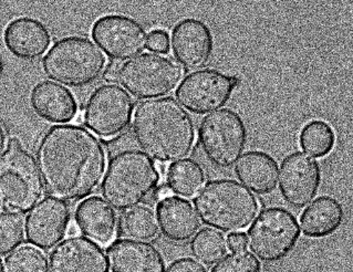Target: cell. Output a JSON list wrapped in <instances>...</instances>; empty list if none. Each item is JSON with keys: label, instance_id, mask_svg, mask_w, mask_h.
<instances>
[{"label": "cell", "instance_id": "cell-1", "mask_svg": "<svg viewBox=\"0 0 353 272\" xmlns=\"http://www.w3.org/2000/svg\"><path fill=\"white\" fill-rule=\"evenodd\" d=\"M36 158L46 191L62 202L91 196L107 171L103 143L80 124H57L47 129L37 145Z\"/></svg>", "mask_w": 353, "mask_h": 272}, {"label": "cell", "instance_id": "cell-2", "mask_svg": "<svg viewBox=\"0 0 353 272\" xmlns=\"http://www.w3.org/2000/svg\"><path fill=\"white\" fill-rule=\"evenodd\" d=\"M132 120L137 143L157 163L181 160L193 151L195 123L175 98L166 96L141 102Z\"/></svg>", "mask_w": 353, "mask_h": 272}, {"label": "cell", "instance_id": "cell-3", "mask_svg": "<svg viewBox=\"0 0 353 272\" xmlns=\"http://www.w3.org/2000/svg\"><path fill=\"white\" fill-rule=\"evenodd\" d=\"M161 176L157 162L144 151H119L110 160L102 180V196L115 209L128 211L155 191Z\"/></svg>", "mask_w": 353, "mask_h": 272}, {"label": "cell", "instance_id": "cell-4", "mask_svg": "<svg viewBox=\"0 0 353 272\" xmlns=\"http://www.w3.org/2000/svg\"><path fill=\"white\" fill-rule=\"evenodd\" d=\"M194 205L205 224L223 233H239L250 227L261 208L255 193L226 178L208 182L194 198Z\"/></svg>", "mask_w": 353, "mask_h": 272}, {"label": "cell", "instance_id": "cell-5", "mask_svg": "<svg viewBox=\"0 0 353 272\" xmlns=\"http://www.w3.org/2000/svg\"><path fill=\"white\" fill-rule=\"evenodd\" d=\"M107 56L87 36H71L57 41L42 59V69L52 81L70 87H84L100 79Z\"/></svg>", "mask_w": 353, "mask_h": 272}, {"label": "cell", "instance_id": "cell-6", "mask_svg": "<svg viewBox=\"0 0 353 272\" xmlns=\"http://www.w3.org/2000/svg\"><path fill=\"white\" fill-rule=\"evenodd\" d=\"M45 193L39 167L18 138H10L0 156V202L10 213L25 215Z\"/></svg>", "mask_w": 353, "mask_h": 272}, {"label": "cell", "instance_id": "cell-7", "mask_svg": "<svg viewBox=\"0 0 353 272\" xmlns=\"http://www.w3.org/2000/svg\"><path fill=\"white\" fill-rule=\"evenodd\" d=\"M184 76L182 65L170 56L142 54L121 65L119 82L141 100L162 98L173 92Z\"/></svg>", "mask_w": 353, "mask_h": 272}, {"label": "cell", "instance_id": "cell-8", "mask_svg": "<svg viewBox=\"0 0 353 272\" xmlns=\"http://www.w3.org/2000/svg\"><path fill=\"white\" fill-rule=\"evenodd\" d=\"M247 138L244 120L232 109H217L199 124V144L205 158L216 169H232L246 147Z\"/></svg>", "mask_w": 353, "mask_h": 272}, {"label": "cell", "instance_id": "cell-9", "mask_svg": "<svg viewBox=\"0 0 353 272\" xmlns=\"http://www.w3.org/2000/svg\"><path fill=\"white\" fill-rule=\"evenodd\" d=\"M299 237L297 218L281 207L261 211L247 233L252 253L266 264H275L286 258L296 247Z\"/></svg>", "mask_w": 353, "mask_h": 272}, {"label": "cell", "instance_id": "cell-10", "mask_svg": "<svg viewBox=\"0 0 353 272\" xmlns=\"http://www.w3.org/2000/svg\"><path fill=\"white\" fill-rule=\"evenodd\" d=\"M135 103L118 85H102L88 98L83 122L89 131L103 140H112L125 131L134 114Z\"/></svg>", "mask_w": 353, "mask_h": 272}, {"label": "cell", "instance_id": "cell-11", "mask_svg": "<svg viewBox=\"0 0 353 272\" xmlns=\"http://www.w3.org/2000/svg\"><path fill=\"white\" fill-rule=\"evenodd\" d=\"M239 80L215 69L194 71L177 87V102L195 114L215 112L230 101Z\"/></svg>", "mask_w": 353, "mask_h": 272}, {"label": "cell", "instance_id": "cell-12", "mask_svg": "<svg viewBox=\"0 0 353 272\" xmlns=\"http://www.w3.org/2000/svg\"><path fill=\"white\" fill-rule=\"evenodd\" d=\"M99 48L114 61L133 59L148 45L145 28L139 21L124 14H107L99 18L92 30Z\"/></svg>", "mask_w": 353, "mask_h": 272}, {"label": "cell", "instance_id": "cell-13", "mask_svg": "<svg viewBox=\"0 0 353 272\" xmlns=\"http://www.w3.org/2000/svg\"><path fill=\"white\" fill-rule=\"evenodd\" d=\"M278 180L285 202L299 209L317 196L321 184V169L314 158L303 151H294L281 162Z\"/></svg>", "mask_w": 353, "mask_h": 272}, {"label": "cell", "instance_id": "cell-14", "mask_svg": "<svg viewBox=\"0 0 353 272\" xmlns=\"http://www.w3.org/2000/svg\"><path fill=\"white\" fill-rule=\"evenodd\" d=\"M70 224L71 211L68 204L54 197H46L26 218V237L34 247L50 250L62 242Z\"/></svg>", "mask_w": 353, "mask_h": 272}, {"label": "cell", "instance_id": "cell-15", "mask_svg": "<svg viewBox=\"0 0 353 272\" xmlns=\"http://www.w3.org/2000/svg\"><path fill=\"white\" fill-rule=\"evenodd\" d=\"M49 272H110L109 258L100 244L78 235L51 251Z\"/></svg>", "mask_w": 353, "mask_h": 272}, {"label": "cell", "instance_id": "cell-16", "mask_svg": "<svg viewBox=\"0 0 353 272\" xmlns=\"http://www.w3.org/2000/svg\"><path fill=\"white\" fill-rule=\"evenodd\" d=\"M170 43L175 59L186 69L205 67L213 56V34L202 20H181L172 30Z\"/></svg>", "mask_w": 353, "mask_h": 272}, {"label": "cell", "instance_id": "cell-17", "mask_svg": "<svg viewBox=\"0 0 353 272\" xmlns=\"http://www.w3.org/2000/svg\"><path fill=\"white\" fill-rule=\"evenodd\" d=\"M49 29L39 20L21 17L12 20L5 29L3 41L14 56L34 61L47 54L51 45Z\"/></svg>", "mask_w": 353, "mask_h": 272}, {"label": "cell", "instance_id": "cell-18", "mask_svg": "<svg viewBox=\"0 0 353 272\" xmlns=\"http://www.w3.org/2000/svg\"><path fill=\"white\" fill-rule=\"evenodd\" d=\"M108 255L112 272H165L162 253L150 242L118 239Z\"/></svg>", "mask_w": 353, "mask_h": 272}, {"label": "cell", "instance_id": "cell-19", "mask_svg": "<svg viewBox=\"0 0 353 272\" xmlns=\"http://www.w3.org/2000/svg\"><path fill=\"white\" fill-rule=\"evenodd\" d=\"M74 220L79 231L100 246H110L117 238L118 216L101 197H89L80 202Z\"/></svg>", "mask_w": 353, "mask_h": 272}, {"label": "cell", "instance_id": "cell-20", "mask_svg": "<svg viewBox=\"0 0 353 272\" xmlns=\"http://www.w3.org/2000/svg\"><path fill=\"white\" fill-rule=\"evenodd\" d=\"M157 218L163 236L174 242H185L201 228L195 208L185 198L170 196L159 200Z\"/></svg>", "mask_w": 353, "mask_h": 272}, {"label": "cell", "instance_id": "cell-21", "mask_svg": "<svg viewBox=\"0 0 353 272\" xmlns=\"http://www.w3.org/2000/svg\"><path fill=\"white\" fill-rule=\"evenodd\" d=\"M30 103L37 115L51 123L69 124L80 114L72 92L54 81H41L34 85Z\"/></svg>", "mask_w": 353, "mask_h": 272}, {"label": "cell", "instance_id": "cell-22", "mask_svg": "<svg viewBox=\"0 0 353 272\" xmlns=\"http://www.w3.org/2000/svg\"><path fill=\"white\" fill-rule=\"evenodd\" d=\"M235 175L252 193L267 195L277 186L278 164L265 151H247L236 164Z\"/></svg>", "mask_w": 353, "mask_h": 272}, {"label": "cell", "instance_id": "cell-23", "mask_svg": "<svg viewBox=\"0 0 353 272\" xmlns=\"http://www.w3.org/2000/svg\"><path fill=\"white\" fill-rule=\"evenodd\" d=\"M345 211L336 198L321 196L305 208L300 216V230L309 238H325L339 229Z\"/></svg>", "mask_w": 353, "mask_h": 272}, {"label": "cell", "instance_id": "cell-24", "mask_svg": "<svg viewBox=\"0 0 353 272\" xmlns=\"http://www.w3.org/2000/svg\"><path fill=\"white\" fill-rule=\"evenodd\" d=\"M166 186L179 197L195 198L204 187L206 175L202 166L192 158L177 160L168 166Z\"/></svg>", "mask_w": 353, "mask_h": 272}, {"label": "cell", "instance_id": "cell-25", "mask_svg": "<svg viewBox=\"0 0 353 272\" xmlns=\"http://www.w3.org/2000/svg\"><path fill=\"white\" fill-rule=\"evenodd\" d=\"M120 228L124 236L141 242H149L157 238L160 230L157 213L146 205L128 209L121 217Z\"/></svg>", "mask_w": 353, "mask_h": 272}, {"label": "cell", "instance_id": "cell-26", "mask_svg": "<svg viewBox=\"0 0 353 272\" xmlns=\"http://www.w3.org/2000/svg\"><path fill=\"white\" fill-rule=\"evenodd\" d=\"M301 149L314 158H325L334 149L336 134L330 124L314 120L305 124L299 135Z\"/></svg>", "mask_w": 353, "mask_h": 272}, {"label": "cell", "instance_id": "cell-27", "mask_svg": "<svg viewBox=\"0 0 353 272\" xmlns=\"http://www.w3.org/2000/svg\"><path fill=\"white\" fill-rule=\"evenodd\" d=\"M190 249L197 261L206 266H213L228 253V242L219 230L204 228L193 237Z\"/></svg>", "mask_w": 353, "mask_h": 272}, {"label": "cell", "instance_id": "cell-28", "mask_svg": "<svg viewBox=\"0 0 353 272\" xmlns=\"http://www.w3.org/2000/svg\"><path fill=\"white\" fill-rule=\"evenodd\" d=\"M3 272H49L48 258L39 248L25 244L7 255Z\"/></svg>", "mask_w": 353, "mask_h": 272}, {"label": "cell", "instance_id": "cell-29", "mask_svg": "<svg viewBox=\"0 0 353 272\" xmlns=\"http://www.w3.org/2000/svg\"><path fill=\"white\" fill-rule=\"evenodd\" d=\"M25 222L21 215L10 211L0 213V257L9 255L23 244Z\"/></svg>", "mask_w": 353, "mask_h": 272}, {"label": "cell", "instance_id": "cell-30", "mask_svg": "<svg viewBox=\"0 0 353 272\" xmlns=\"http://www.w3.org/2000/svg\"><path fill=\"white\" fill-rule=\"evenodd\" d=\"M261 264L247 250L241 251H232L230 255H225L224 258L219 261V264L214 266L212 272H261Z\"/></svg>", "mask_w": 353, "mask_h": 272}, {"label": "cell", "instance_id": "cell-31", "mask_svg": "<svg viewBox=\"0 0 353 272\" xmlns=\"http://www.w3.org/2000/svg\"><path fill=\"white\" fill-rule=\"evenodd\" d=\"M170 36L165 30L155 29L150 32L146 48L152 51V54H166L170 51Z\"/></svg>", "mask_w": 353, "mask_h": 272}, {"label": "cell", "instance_id": "cell-32", "mask_svg": "<svg viewBox=\"0 0 353 272\" xmlns=\"http://www.w3.org/2000/svg\"><path fill=\"white\" fill-rule=\"evenodd\" d=\"M165 272H208V270L195 259L180 258L174 260Z\"/></svg>", "mask_w": 353, "mask_h": 272}, {"label": "cell", "instance_id": "cell-33", "mask_svg": "<svg viewBox=\"0 0 353 272\" xmlns=\"http://www.w3.org/2000/svg\"><path fill=\"white\" fill-rule=\"evenodd\" d=\"M228 242V247L232 251H241V250H246L248 247V238L245 233H230L226 238Z\"/></svg>", "mask_w": 353, "mask_h": 272}, {"label": "cell", "instance_id": "cell-34", "mask_svg": "<svg viewBox=\"0 0 353 272\" xmlns=\"http://www.w3.org/2000/svg\"><path fill=\"white\" fill-rule=\"evenodd\" d=\"M121 65L119 61H111L108 63L107 67L103 71V79L109 82L111 85H114L115 82L119 81L120 76Z\"/></svg>", "mask_w": 353, "mask_h": 272}, {"label": "cell", "instance_id": "cell-35", "mask_svg": "<svg viewBox=\"0 0 353 272\" xmlns=\"http://www.w3.org/2000/svg\"><path fill=\"white\" fill-rule=\"evenodd\" d=\"M7 133L3 124L0 123V156L3 154L7 146Z\"/></svg>", "mask_w": 353, "mask_h": 272}, {"label": "cell", "instance_id": "cell-36", "mask_svg": "<svg viewBox=\"0 0 353 272\" xmlns=\"http://www.w3.org/2000/svg\"><path fill=\"white\" fill-rule=\"evenodd\" d=\"M171 195V191H170V188L166 185L160 186V187H157L155 189V197H157V200H163V198H165V197L170 196Z\"/></svg>", "mask_w": 353, "mask_h": 272}, {"label": "cell", "instance_id": "cell-37", "mask_svg": "<svg viewBox=\"0 0 353 272\" xmlns=\"http://www.w3.org/2000/svg\"><path fill=\"white\" fill-rule=\"evenodd\" d=\"M79 233H80V231H79V228L77 227L76 222H71V224H69V228H68V236H78Z\"/></svg>", "mask_w": 353, "mask_h": 272}, {"label": "cell", "instance_id": "cell-38", "mask_svg": "<svg viewBox=\"0 0 353 272\" xmlns=\"http://www.w3.org/2000/svg\"><path fill=\"white\" fill-rule=\"evenodd\" d=\"M0 272H3V261L0 259Z\"/></svg>", "mask_w": 353, "mask_h": 272}, {"label": "cell", "instance_id": "cell-39", "mask_svg": "<svg viewBox=\"0 0 353 272\" xmlns=\"http://www.w3.org/2000/svg\"><path fill=\"white\" fill-rule=\"evenodd\" d=\"M0 67H1V63H0Z\"/></svg>", "mask_w": 353, "mask_h": 272}, {"label": "cell", "instance_id": "cell-40", "mask_svg": "<svg viewBox=\"0 0 353 272\" xmlns=\"http://www.w3.org/2000/svg\"><path fill=\"white\" fill-rule=\"evenodd\" d=\"M0 206H1V202H0Z\"/></svg>", "mask_w": 353, "mask_h": 272}]
</instances>
